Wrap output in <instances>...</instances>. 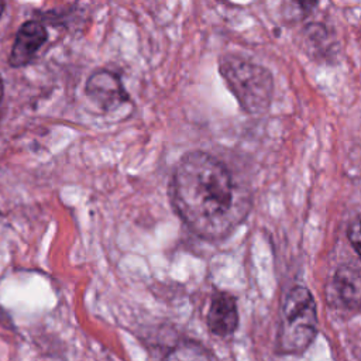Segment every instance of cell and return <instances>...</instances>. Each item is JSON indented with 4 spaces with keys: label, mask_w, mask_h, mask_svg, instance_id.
<instances>
[{
    "label": "cell",
    "mask_w": 361,
    "mask_h": 361,
    "mask_svg": "<svg viewBox=\"0 0 361 361\" xmlns=\"http://www.w3.org/2000/svg\"><path fill=\"white\" fill-rule=\"evenodd\" d=\"M238 326V310L235 299L226 292L213 295L207 312V327L214 336L227 337Z\"/></svg>",
    "instance_id": "obj_4"
},
{
    "label": "cell",
    "mask_w": 361,
    "mask_h": 361,
    "mask_svg": "<svg viewBox=\"0 0 361 361\" xmlns=\"http://www.w3.org/2000/svg\"><path fill=\"white\" fill-rule=\"evenodd\" d=\"M333 283L340 300L347 307L361 310V261L340 265Z\"/></svg>",
    "instance_id": "obj_7"
},
{
    "label": "cell",
    "mask_w": 361,
    "mask_h": 361,
    "mask_svg": "<svg viewBox=\"0 0 361 361\" xmlns=\"http://www.w3.org/2000/svg\"><path fill=\"white\" fill-rule=\"evenodd\" d=\"M348 240L357 254L361 257V216L357 217L348 227Z\"/></svg>",
    "instance_id": "obj_9"
},
{
    "label": "cell",
    "mask_w": 361,
    "mask_h": 361,
    "mask_svg": "<svg viewBox=\"0 0 361 361\" xmlns=\"http://www.w3.org/2000/svg\"><path fill=\"white\" fill-rule=\"evenodd\" d=\"M1 100H3V85L0 80V109H1Z\"/></svg>",
    "instance_id": "obj_10"
},
{
    "label": "cell",
    "mask_w": 361,
    "mask_h": 361,
    "mask_svg": "<svg viewBox=\"0 0 361 361\" xmlns=\"http://www.w3.org/2000/svg\"><path fill=\"white\" fill-rule=\"evenodd\" d=\"M164 361H212L209 351L196 341H182L168 351Z\"/></svg>",
    "instance_id": "obj_8"
},
{
    "label": "cell",
    "mask_w": 361,
    "mask_h": 361,
    "mask_svg": "<svg viewBox=\"0 0 361 361\" xmlns=\"http://www.w3.org/2000/svg\"><path fill=\"white\" fill-rule=\"evenodd\" d=\"M86 90L96 103L107 110L114 109L127 100V94L120 79L109 71H99L93 73L87 80Z\"/></svg>",
    "instance_id": "obj_6"
},
{
    "label": "cell",
    "mask_w": 361,
    "mask_h": 361,
    "mask_svg": "<svg viewBox=\"0 0 361 361\" xmlns=\"http://www.w3.org/2000/svg\"><path fill=\"white\" fill-rule=\"evenodd\" d=\"M172 203L183 223L199 237L220 240L250 209L228 168L204 151H192L178 162L171 186Z\"/></svg>",
    "instance_id": "obj_1"
},
{
    "label": "cell",
    "mask_w": 361,
    "mask_h": 361,
    "mask_svg": "<svg viewBox=\"0 0 361 361\" xmlns=\"http://www.w3.org/2000/svg\"><path fill=\"white\" fill-rule=\"evenodd\" d=\"M47 39V31L42 24L37 21H27L20 27L8 62L14 68L24 66L32 61Z\"/></svg>",
    "instance_id": "obj_5"
},
{
    "label": "cell",
    "mask_w": 361,
    "mask_h": 361,
    "mask_svg": "<svg viewBox=\"0 0 361 361\" xmlns=\"http://www.w3.org/2000/svg\"><path fill=\"white\" fill-rule=\"evenodd\" d=\"M317 331V309L312 293L303 286L292 288L282 306L278 330V351L298 354L305 351Z\"/></svg>",
    "instance_id": "obj_3"
},
{
    "label": "cell",
    "mask_w": 361,
    "mask_h": 361,
    "mask_svg": "<svg viewBox=\"0 0 361 361\" xmlns=\"http://www.w3.org/2000/svg\"><path fill=\"white\" fill-rule=\"evenodd\" d=\"M219 71L247 113L262 114L268 110L274 93L268 69L243 56L224 55L219 61Z\"/></svg>",
    "instance_id": "obj_2"
},
{
    "label": "cell",
    "mask_w": 361,
    "mask_h": 361,
    "mask_svg": "<svg viewBox=\"0 0 361 361\" xmlns=\"http://www.w3.org/2000/svg\"><path fill=\"white\" fill-rule=\"evenodd\" d=\"M4 3L3 1H0V17H1V14H3V11H4Z\"/></svg>",
    "instance_id": "obj_11"
}]
</instances>
